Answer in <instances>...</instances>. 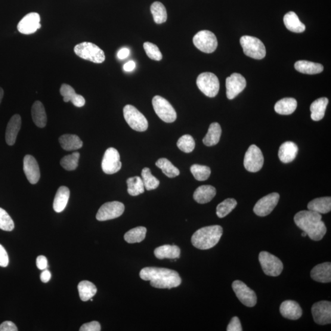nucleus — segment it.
Listing matches in <instances>:
<instances>
[{
  "label": "nucleus",
  "instance_id": "1",
  "mask_svg": "<svg viewBox=\"0 0 331 331\" xmlns=\"http://www.w3.org/2000/svg\"><path fill=\"white\" fill-rule=\"evenodd\" d=\"M140 277L145 281H150L151 286L160 289H171L178 287L182 283L178 272L166 268L147 267L142 269Z\"/></svg>",
  "mask_w": 331,
  "mask_h": 331
},
{
  "label": "nucleus",
  "instance_id": "2",
  "mask_svg": "<svg viewBox=\"0 0 331 331\" xmlns=\"http://www.w3.org/2000/svg\"><path fill=\"white\" fill-rule=\"evenodd\" d=\"M294 221L312 240L319 241L325 236L327 228L319 213L310 210H302L296 213Z\"/></svg>",
  "mask_w": 331,
  "mask_h": 331
},
{
  "label": "nucleus",
  "instance_id": "3",
  "mask_svg": "<svg viewBox=\"0 0 331 331\" xmlns=\"http://www.w3.org/2000/svg\"><path fill=\"white\" fill-rule=\"evenodd\" d=\"M222 234L221 226H209L196 231L191 237V243L197 249L209 250L218 243Z\"/></svg>",
  "mask_w": 331,
  "mask_h": 331
},
{
  "label": "nucleus",
  "instance_id": "4",
  "mask_svg": "<svg viewBox=\"0 0 331 331\" xmlns=\"http://www.w3.org/2000/svg\"><path fill=\"white\" fill-rule=\"evenodd\" d=\"M74 51L77 56L95 63H102L106 58L103 51L92 42L80 43L74 47Z\"/></svg>",
  "mask_w": 331,
  "mask_h": 331
},
{
  "label": "nucleus",
  "instance_id": "5",
  "mask_svg": "<svg viewBox=\"0 0 331 331\" xmlns=\"http://www.w3.org/2000/svg\"><path fill=\"white\" fill-rule=\"evenodd\" d=\"M244 53L247 56L256 60H261L266 55V50L263 43L255 37L243 36L240 39Z\"/></svg>",
  "mask_w": 331,
  "mask_h": 331
},
{
  "label": "nucleus",
  "instance_id": "6",
  "mask_svg": "<svg viewBox=\"0 0 331 331\" xmlns=\"http://www.w3.org/2000/svg\"><path fill=\"white\" fill-rule=\"evenodd\" d=\"M197 87L207 97L213 98L218 94L219 82L214 74L209 72L200 74L196 80Z\"/></svg>",
  "mask_w": 331,
  "mask_h": 331
},
{
  "label": "nucleus",
  "instance_id": "7",
  "mask_svg": "<svg viewBox=\"0 0 331 331\" xmlns=\"http://www.w3.org/2000/svg\"><path fill=\"white\" fill-rule=\"evenodd\" d=\"M123 116L126 123L134 130L139 132L147 130L148 126L147 120L132 105H126L123 108Z\"/></svg>",
  "mask_w": 331,
  "mask_h": 331
},
{
  "label": "nucleus",
  "instance_id": "8",
  "mask_svg": "<svg viewBox=\"0 0 331 331\" xmlns=\"http://www.w3.org/2000/svg\"><path fill=\"white\" fill-rule=\"evenodd\" d=\"M259 261L264 273L269 276L277 277L283 270V262L280 259L268 252L259 253Z\"/></svg>",
  "mask_w": 331,
  "mask_h": 331
},
{
  "label": "nucleus",
  "instance_id": "9",
  "mask_svg": "<svg viewBox=\"0 0 331 331\" xmlns=\"http://www.w3.org/2000/svg\"><path fill=\"white\" fill-rule=\"evenodd\" d=\"M152 105L157 115L166 123H172L177 119V113L174 107L166 99L156 96L152 100Z\"/></svg>",
  "mask_w": 331,
  "mask_h": 331
},
{
  "label": "nucleus",
  "instance_id": "10",
  "mask_svg": "<svg viewBox=\"0 0 331 331\" xmlns=\"http://www.w3.org/2000/svg\"><path fill=\"white\" fill-rule=\"evenodd\" d=\"M193 41L197 49L206 54L212 53L218 46L216 36L208 30L200 31L194 35Z\"/></svg>",
  "mask_w": 331,
  "mask_h": 331
},
{
  "label": "nucleus",
  "instance_id": "11",
  "mask_svg": "<svg viewBox=\"0 0 331 331\" xmlns=\"http://www.w3.org/2000/svg\"><path fill=\"white\" fill-rule=\"evenodd\" d=\"M264 157L260 148L252 145L247 150L244 157V165L247 171L256 172L260 171L264 165Z\"/></svg>",
  "mask_w": 331,
  "mask_h": 331
},
{
  "label": "nucleus",
  "instance_id": "12",
  "mask_svg": "<svg viewBox=\"0 0 331 331\" xmlns=\"http://www.w3.org/2000/svg\"><path fill=\"white\" fill-rule=\"evenodd\" d=\"M232 288L238 299L244 305L253 307L257 303V297L254 291L250 289L242 281L235 280L232 284Z\"/></svg>",
  "mask_w": 331,
  "mask_h": 331
},
{
  "label": "nucleus",
  "instance_id": "13",
  "mask_svg": "<svg viewBox=\"0 0 331 331\" xmlns=\"http://www.w3.org/2000/svg\"><path fill=\"white\" fill-rule=\"evenodd\" d=\"M101 168L107 174H115L122 168L120 154L115 148L110 147L105 151Z\"/></svg>",
  "mask_w": 331,
  "mask_h": 331
},
{
  "label": "nucleus",
  "instance_id": "14",
  "mask_svg": "<svg viewBox=\"0 0 331 331\" xmlns=\"http://www.w3.org/2000/svg\"><path fill=\"white\" fill-rule=\"evenodd\" d=\"M125 210V206L119 201L108 202L102 205L98 210L96 218L98 221L103 222L118 218Z\"/></svg>",
  "mask_w": 331,
  "mask_h": 331
},
{
  "label": "nucleus",
  "instance_id": "15",
  "mask_svg": "<svg viewBox=\"0 0 331 331\" xmlns=\"http://www.w3.org/2000/svg\"><path fill=\"white\" fill-rule=\"evenodd\" d=\"M312 314L315 322L320 325L331 323V303L322 301L315 303L312 307Z\"/></svg>",
  "mask_w": 331,
  "mask_h": 331
},
{
  "label": "nucleus",
  "instance_id": "16",
  "mask_svg": "<svg viewBox=\"0 0 331 331\" xmlns=\"http://www.w3.org/2000/svg\"><path fill=\"white\" fill-rule=\"evenodd\" d=\"M280 200L279 194L272 193L259 200L255 204L253 212L259 216H267L273 211Z\"/></svg>",
  "mask_w": 331,
  "mask_h": 331
},
{
  "label": "nucleus",
  "instance_id": "17",
  "mask_svg": "<svg viewBox=\"0 0 331 331\" xmlns=\"http://www.w3.org/2000/svg\"><path fill=\"white\" fill-rule=\"evenodd\" d=\"M246 85V80L241 74H231L226 80L227 98L229 100H233L245 89Z\"/></svg>",
  "mask_w": 331,
  "mask_h": 331
},
{
  "label": "nucleus",
  "instance_id": "18",
  "mask_svg": "<svg viewBox=\"0 0 331 331\" xmlns=\"http://www.w3.org/2000/svg\"><path fill=\"white\" fill-rule=\"evenodd\" d=\"M40 15L36 12H31L21 19L17 26L18 32L24 35L35 33L41 27Z\"/></svg>",
  "mask_w": 331,
  "mask_h": 331
},
{
  "label": "nucleus",
  "instance_id": "19",
  "mask_svg": "<svg viewBox=\"0 0 331 331\" xmlns=\"http://www.w3.org/2000/svg\"><path fill=\"white\" fill-rule=\"evenodd\" d=\"M24 171L30 184L38 183L40 179V170L37 161L30 155H27L24 159Z\"/></svg>",
  "mask_w": 331,
  "mask_h": 331
},
{
  "label": "nucleus",
  "instance_id": "20",
  "mask_svg": "<svg viewBox=\"0 0 331 331\" xmlns=\"http://www.w3.org/2000/svg\"><path fill=\"white\" fill-rule=\"evenodd\" d=\"M280 312L284 318L292 320H298L302 315V310L298 303L292 300L281 303Z\"/></svg>",
  "mask_w": 331,
  "mask_h": 331
},
{
  "label": "nucleus",
  "instance_id": "21",
  "mask_svg": "<svg viewBox=\"0 0 331 331\" xmlns=\"http://www.w3.org/2000/svg\"><path fill=\"white\" fill-rule=\"evenodd\" d=\"M21 125V117L18 114H15L11 117L6 130V142L9 145H13L15 144Z\"/></svg>",
  "mask_w": 331,
  "mask_h": 331
},
{
  "label": "nucleus",
  "instance_id": "22",
  "mask_svg": "<svg viewBox=\"0 0 331 331\" xmlns=\"http://www.w3.org/2000/svg\"><path fill=\"white\" fill-rule=\"evenodd\" d=\"M312 279L320 283H330L331 281L330 262H324L318 264L312 269L311 272Z\"/></svg>",
  "mask_w": 331,
  "mask_h": 331
},
{
  "label": "nucleus",
  "instance_id": "23",
  "mask_svg": "<svg viewBox=\"0 0 331 331\" xmlns=\"http://www.w3.org/2000/svg\"><path fill=\"white\" fill-rule=\"evenodd\" d=\"M299 148L295 142L287 141L281 145L278 150V158L281 162L289 163L296 159Z\"/></svg>",
  "mask_w": 331,
  "mask_h": 331
},
{
  "label": "nucleus",
  "instance_id": "24",
  "mask_svg": "<svg viewBox=\"0 0 331 331\" xmlns=\"http://www.w3.org/2000/svg\"><path fill=\"white\" fill-rule=\"evenodd\" d=\"M60 94L63 96V101L65 103L71 101L74 106L81 107L85 104V98L82 95L77 94L74 89L70 85L64 83L61 86Z\"/></svg>",
  "mask_w": 331,
  "mask_h": 331
},
{
  "label": "nucleus",
  "instance_id": "25",
  "mask_svg": "<svg viewBox=\"0 0 331 331\" xmlns=\"http://www.w3.org/2000/svg\"><path fill=\"white\" fill-rule=\"evenodd\" d=\"M216 193L215 187L209 185H202L194 191L193 198L197 203L206 204L212 200Z\"/></svg>",
  "mask_w": 331,
  "mask_h": 331
},
{
  "label": "nucleus",
  "instance_id": "26",
  "mask_svg": "<svg viewBox=\"0 0 331 331\" xmlns=\"http://www.w3.org/2000/svg\"><path fill=\"white\" fill-rule=\"evenodd\" d=\"M284 26L291 32L295 33H302L305 30V26L295 13L293 11L288 12L283 17Z\"/></svg>",
  "mask_w": 331,
  "mask_h": 331
},
{
  "label": "nucleus",
  "instance_id": "27",
  "mask_svg": "<svg viewBox=\"0 0 331 331\" xmlns=\"http://www.w3.org/2000/svg\"><path fill=\"white\" fill-rule=\"evenodd\" d=\"M32 116L34 123L38 127H45L48 118L44 105L41 102L36 101L34 103L32 108Z\"/></svg>",
  "mask_w": 331,
  "mask_h": 331
},
{
  "label": "nucleus",
  "instance_id": "28",
  "mask_svg": "<svg viewBox=\"0 0 331 331\" xmlns=\"http://www.w3.org/2000/svg\"><path fill=\"white\" fill-rule=\"evenodd\" d=\"M154 254L159 259H177L180 258L181 249L177 246L164 245L155 250Z\"/></svg>",
  "mask_w": 331,
  "mask_h": 331
},
{
  "label": "nucleus",
  "instance_id": "29",
  "mask_svg": "<svg viewBox=\"0 0 331 331\" xmlns=\"http://www.w3.org/2000/svg\"><path fill=\"white\" fill-rule=\"evenodd\" d=\"M70 196V191L67 187L61 186L57 191L54 201L53 207L55 212H63L66 208Z\"/></svg>",
  "mask_w": 331,
  "mask_h": 331
},
{
  "label": "nucleus",
  "instance_id": "30",
  "mask_svg": "<svg viewBox=\"0 0 331 331\" xmlns=\"http://www.w3.org/2000/svg\"><path fill=\"white\" fill-rule=\"evenodd\" d=\"M328 103V99L325 97L317 99L312 103L310 108L311 119L314 121H320L323 119Z\"/></svg>",
  "mask_w": 331,
  "mask_h": 331
},
{
  "label": "nucleus",
  "instance_id": "31",
  "mask_svg": "<svg viewBox=\"0 0 331 331\" xmlns=\"http://www.w3.org/2000/svg\"><path fill=\"white\" fill-rule=\"evenodd\" d=\"M298 103L295 98H285L281 99L275 104V112L280 115H290L296 109Z\"/></svg>",
  "mask_w": 331,
  "mask_h": 331
},
{
  "label": "nucleus",
  "instance_id": "32",
  "mask_svg": "<svg viewBox=\"0 0 331 331\" xmlns=\"http://www.w3.org/2000/svg\"><path fill=\"white\" fill-rule=\"evenodd\" d=\"M307 208L320 214L329 213L331 210V197H322L312 200L308 204Z\"/></svg>",
  "mask_w": 331,
  "mask_h": 331
},
{
  "label": "nucleus",
  "instance_id": "33",
  "mask_svg": "<svg viewBox=\"0 0 331 331\" xmlns=\"http://www.w3.org/2000/svg\"><path fill=\"white\" fill-rule=\"evenodd\" d=\"M222 128L219 123L214 122L209 126L208 132L203 139V143L206 146H213L217 144L220 139Z\"/></svg>",
  "mask_w": 331,
  "mask_h": 331
},
{
  "label": "nucleus",
  "instance_id": "34",
  "mask_svg": "<svg viewBox=\"0 0 331 331\" xmlns=\"http://www.w3.org/2000/svg\"><path fill=\"white\" fill-rule=\"evenodd\" d=\"M295 68L299 73L306 74H319L324 70L322 64L306 60L297 61L295 64Z\"/></svg>",
  "mask_w": 331,
  "mask_h": 331
},
{
  "label": "nucleus",
  "instance_id": "35",
  "mask_svg": "<svg viewBox=\"0 0 331 331\" xmlns=\"http://www.w3.org/2000/svg\"><path fill=\"white\" fill-rule=\"evenodd\" d=\"M61 147L67 151L76 150L82 148L83 142L77 135H64L59 138Z\"/></svg>",
  "mask_w": 331,
  "mask_h": 331
},
{
  "label": "nucleus",
  "instance_id": "36",
  "mask_svg": "<svg viewBox=\"0 0 331 331\" xmlns=\"http://www.w3.org/2000/svg\"><path fill=\"white\" fill-rule=\"evenodd\" d=\"M77 289H78L80 298L82 301H89L97 293V287L94 283L87 280L80 281Z\"/></svg>",
  "mask_w": 331,
  "mask_h": 331
},
{
  "label": "nucleus",
  "instance_id": "37",
  "mask_svg": "<svg viewBox=\"0 0 331 331\" xmlns=\"http://www.w3.org/2000/svg\"><path fill=\"white\" fill-rule=\"evenodd\" d=\"M147 229L144 227H138L128 231L125 234L124 239L126 242L135 244L142 242L146 236Z\"/></svg>",
  "mask_w": 331,
  "mask_h": 331
},
{
  "label": "nucleus",
  "instance_id": "38",
  "mask_svg": "<svg viewBox=\"0 0 331 331\" xmlns=\"http://www.w3.org/2000/svg\"><path fill=\"white\" fill-rule=\"evenodd\" d=\"M158 168L162 169L164 174L169 178L177 177L180 174L178 168L172 165V163L168 159L162 158L157 161L156 163Z\"/></svg>",
  "mask_w": 331,
  "mask_h": 331
},
{
  "label": "nucleus",
  "instance_id": "39",
  "mask_svg": "<svg viewBox=\"0 0 331 331\" xmlns=\"http://www.w3.org/2000/svg\"><path fill=\"white\" fill-rule=\"evenodd\" d=\"M126 184L128 185V193L129 195L136 196L144 192L143 182L138 176L128 179Z\"/></svg>",
  "mask_w": 331,
  "mask_h": 331
},
{
  "label": "nucleus",
  "instance_id": "40",
  "mask_svg": "<svg viewBox=\"0 0 331 331\" xmlns=\"http://www.w3.org/2000/svg\"><path fill=\"white\" fill-rule=\"evenodd\" d=\"M150 11L153 15L155 23L157 24L166 23L168 15H167L165 6L162 3L159 2H154L151 6Z\"/></svg>",
  "mask_w": 331,
  "mask_h": 331
},
{
  "label": "nucleus",
  "instance_id": "41",
  "mask_svg": "<svg viewBox=\"0 0 331 331\" xmlns=\"http://www.w3.org/2000/svg\"><path fill=\"white\" fill-rule=\"evenodd\" d=\"M142 182L144 185L145 189L148 191L156 189L160 185L159 179L151 174L150 169L145 168L141 172Z\"/></svg>",
  "mask_w": 331,
  "mask_h": 331
},
{
  "label": "nucleus",
  "instance_id": "42",
  "mask_svg": "<svg viewBox=\"0 0 331 331\" xmlns=\"http://www.w3.org/2000/svg\"><path fill=\"white\" fill-rule=\"evenodd\" d=\"M237 204L236 200L233 198L224 200L216 207V215L220 218L225 217L236 208Z\"/></svg>",
  "mask_w": 331,
  "mask_h": 331
},
{
  "label": "nucleus",
  "instance_id": "43",
  "mask_svg": "<svg viewBox=\"0 0 331 331\" xmlns=\"http://www.w3.org/2000/svg\"><path fill=\"white\" fill-rule=\"evenodd\" d=\"M190 171L194 178L198 181L207 180L211 174V170L207 166L193 165L191 166Z\"/></svg>",
  "mask_w": 331,
  "mask_h": 331
},
{
  "label": "nucleus",
  "instance_id": "44",
  "mask_svg": "<svg viewBox=\"0 0 331 331\" xmlns=\"http://www.w3.org/2000/svg\"><path fill=\"white\" fill-rule=\"evenodd\" d=\"M177 145L179 149L184 152L191 153L195 148V141L192 136L185 135L179 138Z\"/></svg>",
  "mask_w": 331,
  "mask_h": 331
},
{
  "label": "nucleus",
  "instance_id": "45",
  "mask_svg": "<svg viewBox=\"0 0 331 331\" xmlns=\"http://www.w3.org/2000/svg\"><path fill=\"white\" fill-rule=\"evenodd\" d=\"M79 158L80 153L79 152H74L71 155H68L61 160L60 165L67 171H74L78 166Z\"/></svg>",
  "mask_w": 331,
  "mask_h": 331
},
{
  "label": "nucleus",
  "instance_id": "46",
  "mask_svg": "<svg viewBox=\"0 0 331 331\" xmlns=\"http://www.w3.org/2000/svg\"><path fill=\"white\" fill-rule=\"evenodd\" d=\"M0 229L11 231L14 229V223L7 212L0 207Z\"/></svg>",
  "mask_w": 331,
  "mask_h": 331
},
{
  "label": "nucleus",
  "instance_id": "47",
  "mask_svg": "<svg viewBox=\"0 0 331 331\" xmlns=\"http://www.w3.org/2000/svg\"><path fill=\"white\" fill-rule=\"evenodd\" d=\"M144 48L145 53L150 59L156 61H160L162 59L163 55L157 46L150 42H145Z\"/></svg>",
  "mask_w": 331,
  "mask_h": 331
},
{
  "label": "nucleus",
  "instance_id": "48",
  "mask_svg": "<svg viewBox=\"0 0 331 331\" xmlns=\"http://www.w3.org/2000/svg\"><path fill=\"white\" fill-rule=\"evenodd\" d=\"M101 325L98 321H92V322L83 324L80 327V331H100Z\"/></svg>",
  "mask_w": 331,
  "mask_h": 331
},
{
  "label": "nucleus",
  "instance_id": "49",
  "mask_svg": "<svg viewBox=\"0 0 331 331\" xmlns=\"http://www.w3.org/2000/svg\"><path fill=\"white\" fill-rule=\"evenodd\" d=\"M227 331H242V326L239 318L234 317L232 318L227 327Z\"/></svg>",
  "mask_w": 331,
  "mask_h": 331
},
{
  "label": "nucleus",
  "instance_id": "50",
  "mask_svg": "<svg viewBox=\"0 0 331 331\" xmlns=\"http://www.w3.org/2000/svg\"><path fill=\"white\" fill-rule=\"evenodd\" d=\"M9 264V257L7 252L0 244V266L2 267H7Z\"/></svg>",
  "mask_w": 331,
  "mask_h": 331
},
{
  "label": "nucleus",
  "instance_id": "51",
  "mask_svg": "<svg viewBox=\"0 0 331 331\" xmlns=\"http://www.w3.org/2000/svg\"><path fill=\"white\" fill-rule=\"evenodd\" d=\"M36 266L39 270H45L48 268V261L45 256L40 255L36 259Z\"/></svg>",
  "mask_w": 331,
  "mask_h": 331
},
{
  "label": "nucleus",
  "instance_id": "52",
  "mask_svg": "<svg viewBox=\"0 0 331 331\" xmlns=\"http://www.w3.org/2000/svg\"><path fill=\"white\" fill-rule=\"evenodd\" d=\"M17 327L11 321H5L0 325V331H17Z\"/></svg>",
  "mask_w": 331,
  "mask_h": 331
},
{
  "label": "nucleus",
  "instance_id": "53",
  "mask_svg": "<svg viewBox=\"0 0 331 331\" xmlns=\"http://www.w3.org/2000/svg\"><path fill=\"white\" fill-rule=\"evenodd\" d=\"M51 277L52 275L51 272L48 270L47 269H45V270H43L42 273L41 274V277H40V278H41V280L43 283H46L51 280Z\"/></svg>",
  "mask_w": 331,
  "mask_h": 331
},
{
  "label": "nucleus",
  "instance_id": "54",
  "mask_svg": "<svg viewBox=\"0 0 331 331\" xmlns=\"http://www.w3.org/2000/svg\"><path fill=\"white\" fill-rule=\"evenodd\" d=\"M129 53H130V52H129L128 48H123L120 49L118 53H117V57L120 60L125 59L129 56Z\"/></svg>",
  "mask_w": 331,
  "mask_h": 331
},
{
  "label": "nucleus",
  "instance_id": "55",
  "mask_svg": "<svg viewBox=\"0 0 331 331\" xmlns=\"http://www.w3.org/2000/svg\"><path fill=\"white\" fill-rule=\"evenodd\" d=\"M136 68V63L134 61H129L128 62L125 63L123 66V70L126 72H131V71L135 70Z\"/></svg>",
  "mask_w": 331,
  "mask_h": 331
},
{
  "label": "nucleus",
  "instance_id": "56",
  "mask_svg": "<svg viewBox=\"0 0 331 331\" xmlns=\"http://www.w3.org/2000/svg\"><path fill=\"white\" fill-rule=\"evenodd\" d=\"M3 95H4V91H3V90L1 87H0V104H1L2 103Z\"/></svg>",
  "mask_w": 331,
  "mask_h": 331
},
{
  "label": "nucleus",
  "instance_id": "57",
  "mask_svg": "<svg viewBox=\"0 0 331 331\" xmlns=\"http://www.w3.org/2000/svg\"><path fill=\"white\" fill-rule=\"evenodd\" d=\"M307 236V233H305V232H303V233H302V237H306Z\"/></svg>",
  "mask_w": 331,
  "mask_h": 331
}]
</instances>
